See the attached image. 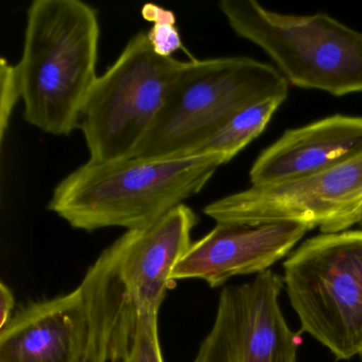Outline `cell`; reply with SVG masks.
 I'll list each match as a JSON object with an SVG mask.
<instances>
[{
    "label": "cell",
    "mask_w": 362,
    "mask_h": 362,
    "mask_svg": "<svg viewBox=\"0 0 362 362\" xmlns=\"http://www.w3.org/2000/svg\"><path fill=\"white\" fill-rule=\"evenodd\" d=\"M216 223L288 221L322 234L349 230L362 211V156L317 175L270 186H251L204 209Z\"/></svg>",
    "instance_id": "7"
},
{
    "label": "cell",
    "mask_w": 362,
    "mask_h": 362,
    "mask_svg": "<svg viewBox=\"0 0 362 362\" xmlns=\"http://www.w3.org/2000/svg\"><path fill=\"white\" fill-rule=\"evenodd\" d=\"M186 62L158 56L139 33L90 90L80 118L90 160L132 158Z\"/></svg>",
    "instance_id": "6"
},
{
    "label": "cell",
    "mask_w": 362,
    "mask_h": 362,
    "mask_svg": "<svg viewBox=\"0 0 362 362\" xmlns=\"http://www.w3.org/2000/svg\"><path fill=\"white\" fill-rule=\"evenodd\" d=\"M300 332L337 360L362 356V228L304 241L284 262Z\"/></svg>",
    "instance_id": "5"
},
{
    "label": "cell",
    "mask_w": 362,
    "mask_h": 362,
    "mask_svg": "<svg viewBox=\"0 0 362 362\" xmlns=\"http://www.w3.org/2000/svg\"><path fill=\"white\" fill-rule=\"evenodd\" d=\"M100 25L80 0H35L27 10L18 67L24 118L31 126L67 136L79 128L97 76Z\"/></svg>",
    "instance_id": "1"
},
{
    "label": "cell",
    "mask_w": 362,
    "mask_h": 362,
    "mask_svg": "<svg viewBox=\"0 0 362 362\" xmlns=\"http://www.w3.org/2000/svg\"><path fill=\"white\" fill-rule=\"evenodd\" d=\"M16 298L11 288L5 283H0V329L5 327L14 315Z\"/></svg>",
    "instance_id": "16"
},
{
    "label": "cell",
    "mask_w": 362,
    "mask_h": 362,
    "mask_svg": "<svg viewBox=\"0 0 362 362\" xmlns=\"http://www.w3.org/2000/svg\"><path fill=\"white\" fill-rule=\"evenodd\" d=\"M0 362H92V324L81 287L18 309L0 329Z\"/></svg>",
    "instance_id": "10"
},
{
    "label": "cell",
    "mask_w": 362,
    "mask_h": 362,
    "mask_svg": "<svg viewBox=\"0 0 362 362\" xmlns=\"http://www.w3.org/2000/svg\"><path fill=\"white\" fill-rule=\"evenodd\" d=\"M362 156V116L337 114L290 129L256 158L252 186H270L323 173Z\"/></svg>",
    "instance_id": "11"
},
{
    "label": "cell",
    "mask_w": 362,
    "mask_h": 362,
    "mask_svg": "<svg viewBox=\"0 0 362 362\" xmlns=\"http://www.w3.org/2000/svg\"><path fill=\"white\" fill-rule=\"evenodd\" d=\"M288 94L289 83L281 71L255 59L187 61L131 158H186L245 107L267 99H287Z\"/></svg>",
    "instance_id": "3"
},
{
    "label": "cell",
    "mask_w": 362,
    "mask_h": 362,
    "mask_svg": "<svg viewBox=\"0 0 362 362\" xmlns=\"http://www.w3.org/2000/svg\"><path fill=\"white\" fill-rule=\"evenodd\" d=\"M358 226H359L360 228H362V211H361V216H360L359 222H358Z\"/></svg>",
    "instance_id": "17"
},
{
    "label": "cell",
    "mask_w": 362,
    "mask_h": 362,
    "mask_svg": "<svg viewBox=\"0 0 362 362\" xmlns=\"http://www.w3.org/2000/svg\"><path fill=\"white\" fill-rule=\"evenodd\" d=\"M238 37L262 48L288 83L342 97L362 93V33L325 13L292 16L255 0H222Z\"/></svg>",
    "instance_id": "4"
},
{
    "label": "cell",
    "mask_w": 362,
    "mask_h": 362,
    "mask_svg": "<svg viewBox=\"0 0 362 362\" xmlns=\"http://www.w3.org/2000/svg\"><path fill=\"white\" fill-rule=\"evenodd\" d=\"M221 165L216 156L90 160L56 186L47 209L84 232L146 228L198 194Z\"/></svg>",
    "instance_id": "2"
},
{
    "label": "cell",
    "mask_w": 362,
    "mask_h": 362,
    "mask_svg": "<svg viewBox=\"0 0 362 362\" xmlns=\"http://www.w3.org/2000/svg\"><path fill=\"white\" fill-rule=\"evenodd\" d=\"M158 311L141 313L134 332L110 362H164L158 324Z\"/></svg>",
    "instance_id": "13"
},
{
    "label": "cell",
    "mask_w": 362,
    "mask_h": 362,
    "mask_svg": "<svg viewBox=\"0 0 362 362\" xmlns=\"http://www.w3.org/2000/svg\"><path fill=\"white\" fill-rule=\"evenodd\" d=\"M285 101V98H271L245 107L186 158L216 156L226 164L264 132Z\"/></svg>",
    "instance_id": "12"
},
{
    "label": "cell",
    "mask_w": 362,
    "mask_h": 362,
    "mask_svg": "<svg viewBox=\"0 0 362 362\" xmlns=\"http://www.w3.org/2000/svg\"><path fill=\"white\" fill-rule=\"evenodd\" d=\"M309 228L296 222L216 223L190 245L173 279H201L211 288L238 275L260 274L287 256Z\"/></svg>",
    "instance_id": "9"
},
{
    "label": "cell",
    "mask_w": 362,
    "mask_h": 362,
    "mask_svg": "<svg viewBox=\"0 0 362 362\" xmlns=\"http://www.w3.org/2000/svg\"><path fill=\"white\" fill-rule=\"evenodd\" d=\"M283 284L268 270L223 288L213 326L192 362H296L300 340L279 306Z\"/></svg>",
    "instance_id": "8"
},
{
    "label": "cell",
    "mask_w": 362,
    "mask_h": 362,
    "mask_svg": "<svg viewBox=\"0 0 362 362\" xmlns=\"http://www.w3.org/2000/svg\"><path fill=\"white\" fill-rule=\"evenodd\" d=\"M22 99L18 67L5 58L0 60V141L4 143L14 107Z\"/></svg>",
    "instance_id": "15"
},
{
    "label": "cell",
    "mask_w": 362,
    "mask_h": 362,
    "mask_svg": "<svg viewBox=\"0 0 362 362\" xmlns=\"http://www.w3.org/2000/svg\"><path fill=\"white\" fill-rule=\"evenodd\" d=\"M141 14L146 21L153 24L147 35L158 56L171 58L175 52L181 49L183 44L179 29L175 26L177 18L173 11L153 4H147L141 9Z\"/></svg>",
    "instance_id": "14"
}]
</instances>
